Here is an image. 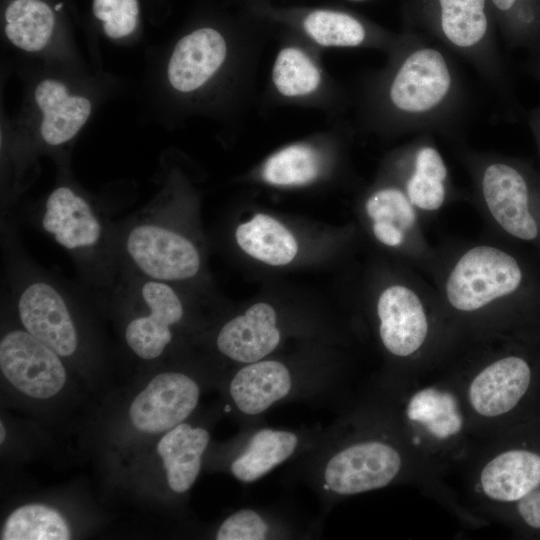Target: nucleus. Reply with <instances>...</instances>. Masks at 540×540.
I'll use <instances>...</instances> for the list:
<instances>
[{
  "label": "nucleus",
  "mask_w": 540,
  "mask_h": 540,
  "mask_svg": "<svg viewBox=\"0 0 540 540\" xmlns=\"http://www.w3.org/2000/svg\"><path fill=\"white\" fill-rule=\"evenodd\" d=\"M364 90L367 126L393 134L454 137L466 126L471 94L456 58L423 35H400Z\"/></svg>",
  "instance_id": "obj_1"
},
{
  "label": "nucleus",
  "mask_w": 540,
  "mask_h": 540,
  "mask_svg": "<svg viewBox=\"0 0 540 540\" xmlns=\"http://www.w3.org/2000/svg\"><path fill=\"white\" fill-rule=\"evenodd\" d=\"M429 32L455 57L468 63L496 95H505L506 75L487 0H434Z\"/></svg>",
  "instance_id": "obj_2"
},
{
  "label": "nucleus",
  "mask_w": 540,
  "mask_h": 540,
  "mask_svg": "<svg viewBox=\"0 0 540 540\" xmlns=\"http://www.w3.org/2000/svg\"><path fill=\"white\" fill-rule=\"evenodd\" d=\"M125 253L145 278L166 283L194 277L200 254L193 242L169 226L156 207L143 212L128 228Z\"/></svg>",
  "instance_id": "obj_3"
},
{
  "label": "nucleus",
  "mask_w": 540,
  "mask_h": 540,
  "mask_svg": "<svg viewBox=\"0 0 540 540\" xmlns=\"http://www.w3.org/2000/svg\"><path fill=\"white\" fill-rule=\"evenodd\" d=\"M521 281L514 257L497 247L479 245L457 260L448 274L445 295L454 309L474 312L512 294Z\"/></svg>",
  "instance_id": "obj_4"
},
{
  "label": "nucleus",
  "mask_w": 540,
  "mask_h": 540,
  "mask_svg": "<svg viewBox=\"0 0 540 540\" xmlns=\"http://www.w3.org/2000/svg\"><path fill=\"white\" fill-rule=\"evenodd\" d=\"M473 164L482 199L496 223L516 238H536L538 227L529 211L524 175L514 165L496 157H479Z\"/></svg>",
  "instance_id": "obj_5"
},
{
  "label": "nucleus",
  "mask_w": 540,
  "mask_h": 540,
  "mask_svg": "<svg viewBox=\"0 0 540 540\" xmlns=\"http://www.w3.org/2000/svg\"><path fill=\"white\" fill-rule=\"evenodd\" d=\"M60 357L26 330H13L0 341V368L20 392L37 399L56 395L65 384Z\"/></svg>",
  "instance_id": "obj_6"
},
{
  "label": "nucleus",
  "mask_w": 540,
  "mask_h": 540,
  "mask_svg": "<svg viewBox=\"0 0 540 540\" xmlns=\"http://www.w3.org/2000/svg\"><path fill=\"white\" fill-rule=\"evenodd\" d=\"M400 453L382 441L354 443L334 454L324 470L326 487L338 495L383 488L399 474Z\"/></svg>",
  "instance_id": "obj_7"
},
{
  "label": "nucleus",
  "mask_w": 540,
  "mask_h": 540,
  "mask_svg": "<svg viewBox=\"0 0 540 540\" xmlns=\"http://www.w3.org/2000/svg\"><path fill=\"white\" fill-rule=\"evenodd\" d=\"M17 296L18 316L24 330L59 356L73 355L78 334L62 293L45 280H33Z\"/></svg>",
  "instance_id": "obj_8"
},
{
  "label": "nucleus",
  "mask_w": 540,
  "mask_h": 540,
  "mask_svg": "<svg viewBox=\"0 0 540 540\" xmlns=\"http://www.w3.org/2000/svg\"><path fill=\"white\" fill-rule=\"evenodd\" d=\"M199 387L183 373L156 375L135 397L129 416L135 428L146 433L167 432L196 408Z\"/></svg>",
  "instance_id": "obj_9"
},
{
  "label": "nucleus",
  "mask_w": 540,
  "mask_h": 540,
  "mask_svg": "<svg viewBox=\"0 0 540 540\" xmlns=\"http://www.w3.org/2000/svg\"><path fill=\"white\" fill-rule=\"evenodd\" d=\"M138 296L148 313L130 320L125 329L129 348L140 358H158L172 340L171 327L183 317V305L169 283L146 278Z\"/></svg>",
  "instance_id": "obj_10"
},
{
  "label": "nucleus",
  "mask_w": 540,
  "mask_h": 540,
  "mask_svg": "<svg viewBox=\"0 0 540 540\" xmlns=\"http://www.w3.org/2000/svg\"><path fill=\"white\" fill-rule=\"evenodd\" d=\"M41 225L57 244L71 252H90L104 236L100 215L86 198L67 186L57 187L48 195Z\"/></svg>",
  "instance_id": "obj_11"
},
{
  "label": "nucleus",
  "mask_w": 540,
  "mask_h": 540,
  "mask_svg": "<svg viewBox=\"0 0 540 540\" xmlns=\"http://www.w3.org/2000/svg\"><path fill=\"white\" fill-rule=\"evenodd\" d=\"M229 45L212 27L195 29L175 45L167 65V79L177 92L188 94L204 88L222 69Z\"/></svg>",
  "instance_id": "obj_12"
},
{
  "label": "nucleus",
  "mask_w": 540,
  "mask_h": 540,
  "mask_svg": "<svg viewBox=\"0 0 540 540\" xmlns=\"http://www.w3.org/2000/svg\"><path fill=\"white\" fill-rule=\"evenodd\" d=\"M377 314L381 341L391 354L408 357L422 347L429 323L421 299L411 288L387 287L379 296Z\"/></svg>",
  "instance_id": "obj_13"
},
{
  "label": "nucleus",
  "mask_w": 540,
  "mask_h": 540,
  "mask_svg": "<svg viewBox=\"0 0 540 540\" xmlns=\"http://www.w3.org/2000/svg\"><path fill=\"white\" fill-rule=\"evenodd\" d=\"M531 381L528 363L518 356L491 362L471 381L469 402L476 413L496 417L511 411L526 394Z\"/></svg>",
  "instance_id": "obj_14"
},
{
  "label": "nucleus",
  "mask_w": 540,
  "mask_h": 540,
  "mask_svg": "<svg viewBox=\"0 0 540 540\" xmlns=\"http://www.w3.org/2000/svg\"><path fill=\"white\" fill-rule=\"evenodd\" d=\"M276 313L267 303H256L228 321L217 336V347L226 357L253 363L270 354L279 344Z\"/></svg>",
  "instance_id": "obj_15"
},
{
  "label": "nucleus",
  "mask_w": 540,
  "mask_h": 540,
  "mask_svg": "<svg viewBox=\"0 0 540 540\" xmlns=\"http://www.w3.org/2000/svg\"><path fill=\"white\" fill-rule=\"evenodd\" d=\"M34 97L42 115L40 135L50 146L73 139L92 111L88 98L71 94L63 82L52 78L39 82Z\"/></svg>",
  "instance_id": "obj_16"
},
{
  "label": "nucleus",
  "mask_w": 540,
  "mask_h": 540,
  "mask_svg": "<svg viewBox=\"0 0 540 540\" xmlns=\"http://www.w3.org/2000/svg\"><path fill=\"white\" fill-rule=\"evenodd\" d=\"M430 136L420 134L403 155L404 191L415 208L425 211L438 210L447 196L448 169Z\"/></svg>",
  "instance_id": "obj_17"
},
{
  "label": "nucleus",
  "mask_w": 540,
  "mask_h": 540,
  "mask_svg": "<svg viewBox=\"0 0 540 540\" xmlns=\"http://www.w3.org/2000/svg\"><path fill=\"white\" fill-rule=\"evenodd\" d=\"M480 486L491 500L518 502L540 486V455L525 449L498 454L483 467Z\"/></svg>",
  "instance_id": "obj_18"
},
{
  "label": "nucleus",
  "mask_w": 540,
  "mask_h": 540,
  "mask_svg": "<svg viewBox=\"0 0 540 540\" xmlns=\"http://www.w3.org/2000/svg\"><path fill=\"white\" fill-rule=\"evenodd\" d=\"M302 29L315 44L327 48H375L388 53L399 36H390L370 29L355 16L335 10L309 12Z\"/></svg>",
  "instance_id": "obj_19"
},
{
  "label": "nucleus",
  "mask_w": 540,
  "mask_h": 540,
  "mask_svg": "<svg viewBox=\"0 0 540 540\" xmlns=\"http://www.w3.org/2000/svg\"><path fill=\"white\" fill-rule=\"evenodd\" d=\"M291 387V374L283 363L259 360L249 363L235 374L229 392L242 413L254 416L286 397Z\"/></svg>",
  "instance_id": "obj_20"
},
{
  "label": "nucleus",
  "mask_w": 540,
  "mask_h": 540,
  "mask_svg": "<svg viewBox=\"0 0 540 540\" xmlns=\"http://www.w3.org/2000/svg\"><path fill=\"white\" fill-rule=\"evenodd\" d=\"M209 439V433L204 428L180 423L167 431L158 442L157 452L166 470L168 485L174 492L184 493L194 484Z\"/></svg>",
  "instance_id": "obj_21"
},
{
  "label": "nucleus",
  "mask_w": 540,
  "mask_h": 540,
  "mask_svg": "<svg viewBox=\"0 0 540 540\" xmlns=\"http://www.w3.org/2000/svg\"><path fill=\"white\" fill-rule=\"evenodd\" d=\"M236 241L243 251L269 265L290 263L298 245L291 232L276 219L257 214L236 229Z\"/></svg>",
  "instance_id": "obj_22"
},
{
  "label": "nucleus",
  "mask_w": 540,
  "mask_h": 540,
  "mask_svg": "<svg viewBox=\"0 0 540 540\" xmlns=\"http://www.w3.org/2000/svg\"><path fill=\"white\" fill-rule=\"evenodd\" d=\"M298 445V437L289 431L261 429L231 464L232 474L242 482H253L287 460Z\"/></svg>",
  "instance_id": "obj_23"
},
{
  "label": "nucleus",
  "mask_w": 540,
  "mask_h": 540,
  "mask_svg": "<svg viewBox=\"0 0 540 540\" xmlns=\"http://www.w3.org/2000/svg\"><path fill=\"white\" fill-rule=\"evenodd\" d=\"M275 90L287 99H306L323 85V73L316 60L298 45L283 46L272 67Z\"/></svg>",
  "instance_id": "obj_24"
},
{
  "label": "nucleus",
  "mask_w": 540,
  "mask_h": 540,
  "mask_svg": "<svg viewBox=\"0 0 540 540\" xmlns=\"http://www.w3.org/2000/svg\"><path fill=\"white\" fill-rule=\"evenodd\" d=\"M54 13L41 0H13L5 10V34L11 44L27 51L42 50L54 29Z\"/></svg>",
  "instance_id": "obj_25"
},
{
  "label": "nucleus",
  "mask_w": 540,
  "mask_h": 540,
  "mask_svg": "<svg viewBox=\"0 0 540 540\" xmlns=\"http://www.w3.org/2000/svg\"><path fill=\"white\" fill-rule=\"evenodd\" d=\"M321 156L308 143H295L272 154L262 167L264 181L275 186H299L314 181L321 171Z\"/></svg>",
  "instance_id": "obj_26"
},
{
  "label": "nucleus",
  "mask_w": 540,
  "mask_h": 540,
  "mask_svg": "<svg viewBox=\"0 0 540 540\" xmlns=\"http://www.w3.org/2000/svg\"><path fill=\"white\" fill-rule=\"evenodd\" d=\"M70 529L56 510L40 504L24 505L6 519L2 540H67Z\"/></svg>",
  "instance_id": "obj_27"
},
{
  "label": "nucleus",
  "mask_w": 540,
  "mask_h": 540,
  "mask_svg": "<svg viewBox=\"0 0 540 540\" xmlns=\"http://www.w3.org/2000/svg\"><path fill=\"white\" fill-rule=\"evenodd\" d=\"M366 212L374 222L393 224L403 230L415 225L416 211L406 192L397 186L374 191L366 202Z\"/></svg>",
  "instance_id": "obj_28"
},
{
  "label": "nucleus",
  "mask_w": 540,
  "mask_h": 540,
  "mask_svg": "<svg viewBox=\"0 0 540 540\" xmlns=\"http://www.w3.org/2000/svg\"><path fill=\"white\" fill-rule=\"evenodd\" d=\"M92 11L103 23L105 34L113 39L128 36L138 23L137 0H93Z\"/></svg>",
  "instance_id": "obj_29"
},
{
  "label": "nucleus",
  "mask_w": 540,
  "mask_h": 540,
  "mask_svg": "<svg viewBox=\"0 0 540 540\" xmlns=\"http://www.w3.org/2000/svg\"><path fill=\"white\" fill-rule=\"evenodd\" d=\"M269 526L254 510L242 509L231 514L216 533L218 540H263Z\"/></svg>",
  "instance_id": "obj_30"
},
{
  "label": "nucleus",
  "mask_w": 540,
  "mask_h": 540,
  "mask_svg": "<svg viewBox=\"0 0 540 540\" xmlns=\"http://www.w3.org/2000/svg\"><path fill=\"white\" fill-rule=\"evenodd\" d=\"M517 510L528 526L540 528V489H535L519 500Z\"/></svg>",
  "instance_id": "obj_31"
},
{
  "label": "nucleus",
  "mask_w": 540,
  "mask_h": 540,
  "mask_svg": "<svg viewBox=\"0 0 540 540\" xmlns=\"http://www.w3.org/2000/svg\"><path fill=\"white\" fill-rule=\"evenodd\" d=\"M373 233L375 237L387 246H399L405 236V232L397 226L385 222H374Z\"/></svg>",
  "instance_id": "obj_32"
},
{
  "label": "nucleus",
  "mask_w": 540,
  "mask_h": 540,
  "mask_svg": "<svg viewBox=\"0 0 540 540\" xmlns=\"http://www.w3.org/2000/svg\"><path fill=\"white\" fill-rule=\"evenodd\" d=\"M495 9L502 14L513 10L518 0H490Z\"/></svg>",
  "instance_id": "obj_33"
},
{
  "label": "nucleus",
  "mask_w": 540,
  "mask_h": 540,
  "mask_svg": "<svg viewBox=\"0 0 540 540\" xmlns=\"http://www.w3.org/2000/svg\"><path fill=\"white\" fill-rule=\"evenodd\" d=\"M0 434H1V437H0V442L3 443L4 439H5V429H4V425L3 423L1 422L0 423Z\"/></svg>",
  "instance_id": "obj_34"
}]
</instances>
